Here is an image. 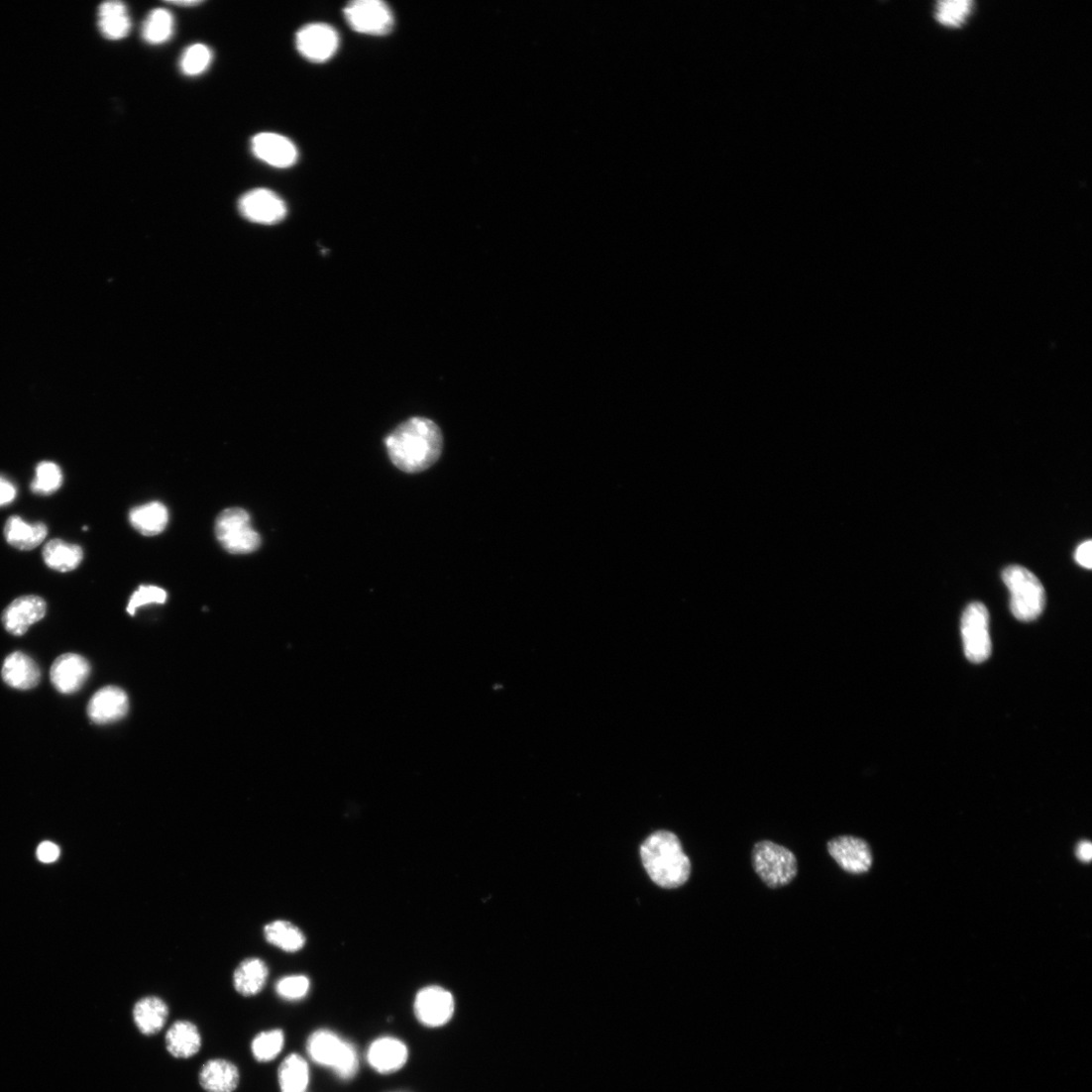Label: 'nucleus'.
Segmentation results:
<instances>
[{
    "instance_id": "nucleus-3",
    "label": "nucleus",
    "mask_w": 1092,
    "mask_h": 1092,
    "mask_svg": "<svg viewBox=\"0 0 1092 1092\" xmlns=\"http://www.w3.org/2000/svg\"><path fill=\"white\" fill-rule=\"evenodd\" d=\"M310 1058L320 1066L332 1069L340 1078H354L360 1068L356 1047L329 1030L313 1033L307 1044Z\"/></svg>"
},
{
    "instance_id": "nucleus-19",
    "label": "nucleus",
    "mask_w": 1092,
    "mask_h": 1092,
    "mask_svg": "<svg viewBox=\"0 0 1092 1092\" xmlns=\"http://www.w3.org/2000/svg\"><path fill=\"white\" fill-rule=\"evenodd\" d=\"M198 1080L206 1092H234L240 1083V1072L229 1060L211 1059L203 1065Z\"/></svg>"
},
{
    "instance_id": "nucleus-23",
    "label": "nucleus",
    "mask_w": 1092,
    "mask_h": 1092,
    "mask_svg": "<svg viewBox=\"0 0 1092 1092\" xmlns=\"http://www.w3.org/2000/svg\"><path fill=\"white\" fill-rule=\"evenodd\" d=\"M269 978V968L260 958L244 960L234 972L233 983L236 991L243 997H255L261 994Z\"/></svg>"
},
{
    "instance_id": "nucleus-26",
    "label": "nucleus",
    "mask_w": 1092,
    "mask_h": 1092,
    "mask_svg": "<svg viewBox=\"0 0 1092 1092\" xmlns=\"http://www.w3.org/2000/svg\"><path fill=\"white\" fill-rule=\"evenodd\" d=\"M129 519L132 526L143 535L155 536L166 528L169 513L163 503L152 502L134 508Z\"/></svg>"
},
{
    "instance_id": "nucleus-25",
    "label": "nucleus",
    "mask_w": 1092,
    "mask_h": 1092,
    "mask_svg": "<svg viewBox=\"0 0 1092 1092\" xmlns=\"http://www.w3.org/2000/svg\"><path fill=\"white\" fill-rule=\"evenodd\" d=\"M98 16V28L109 40L124 39L131 32L132 22L127 7L117 0L99 7Z\"/></svg>"
},
{
    "instance_id": "nucleus-2",
    "label": "nucleus",
    "mask_w": 1092,
    "mask_h": 1092,
    "mask_svg": "<svg viewBox=\"0 0 1092 1092\" xmlns=\"http://www.w3.org/2000/svg\"><path fill=\"white\" fill-rule=\"evenodd\" d=\"M640 856L651 879L662 888H679L690 878V859L679 837L671 831L659 830L651 834L642 843Z\"/></svg>"
},
{
    "instance_id": "nucleus-32",
    "label": "nucleus",
    "mask_w": 1092,
    "mask_h": 1092,
    "mask_svg": "<svg viewBox=\"0 0 1092 1092\" xmlns=\"http://www.w3.org/2000/svg\"><path fill=\"white\" fill-rule=\"evenodd\" d=\"M63 484V474L60 467L53 462H41L36 468V476L31 484V490L37 494H53Z\"/></svg>"
},
{
    "instance_id": "nucleus-11",
    "label": "nucleus",
    "mask_w": 1092,
    "mask_h": 1092,
    "mask_svg": "<svg viewBox=\"0 0 1092 1092\" xmlns=\"http://www.w3.org/2000/svg\"><path fill=\"white\" fill-rule=\"evenodd\" d=\"M297 52L313 63H324L331 59L339 47V36L334 28L326 24H310L295 35Z\"/></svg>"
},
{
    "instance_id": "nucleus-12",
    "label": "nucleus",
    "mask_w": 1092,
    "mask_h": 1092,
    "mask_svg": "<svg viewBox=\"0 0 1092 1092\" xmlns=\"http://www.w3.org/2000/svg\"><path fill=\"white\" fill-rule=\"evenodd\" d=\"M827 851L837 865L850 874L867 873L873 864L868 842L853 835H840L827 842Z\"/></svg>"
},
{
    "instance_id": "nucleus-30",
    "label": "nucleus",
    "mask_w": 1092,
    "mask_h": 1092,
    "mask_svg": "<svg viewBox=\"0 0 1092 1092\" xmlns=\"http://www.w3.org/2000/svg\"><path fill=\"white\" fill-rule=\"evenodd\" d=\"M284 1046V1034L281 1030L265 1031L257 1035L253 1039L252 1052L255 1059L261 1063L274 1060Z\"/></svg>"
},
{
    "instance_id": "nucleus-18",
    "label": "nucleus",
    "mask_w": 1092,
    "mask_h": 1092,
    "mask_svg": "<svg viewBox=\"0 0 1092 1092\" xmlns=\"http://www.w3.org/2000/svg\"><path fill=\"white\" fill-rule=\"evenodd\" d=\"M165 1045L172 1057L189 1059L201 1050L202 1036L193 1023L177 1021L166 1033Z\"/></svg>"
},
{
    "instance_id": "nucleus-38",
    "label": "nucleus",
    "mask_w": 1092,
    "mask_h": 1092,
    "mask_svg": "<svg viewBox=\"0 0 1092 1092\" xmlns=\"http://www.w3.org/2000/svg\"><path fill=\"white\" fill-rule=\"evenodd\" d=\"M1091 554H1092V542H1091V540L1084 541L1078 546V548L1076 550L1075 561L1081 567H1083L1087 570H1090L1091 567H1092Z\"/></svg>"
},
{
    "instance_id": "nucleus-39",
    "label": "nucleus",
    "mask_w": 1092,
    "mask_h": 1092,
    "mask_svg": "<svg viewBox=\"0 0 1092 1092\" xmlns=\"http://www.w3.org/2000/svg\"><path fill=\"white\" fill-rule=\"evenodd\" d=\"M1076 856L1080 861L1084 863H1089L1092 859L1091 842L1088 840L1080 841L1076 848Z\"/></svg>"
},
{
    "instance_id": "nucleus-28",
    "label": "nucleus",
    "mask_w": 1092,
    "mask_h": 1092,
    "mask_svg": "<svg viewBox=\"0 0 1092 1092\" xmlns=\"http://www.w3.org/2000/svg\"><path fill=\"white\" fill-rule=\"evenodd\" d=\"M264 932L271 945L286 953L299 952L306 944L305 934L289 922H273L266 926Z\"/></svg>"
},
{
    "instance_id": "nucleus-8",
    "label": "nucleus",
    "mask_w": 1092,
    "mask_h": 1092,
    "mask_svg": "<svg viewBox=\"0 0 1092 1092\" xmlns=\"http://www.w3.org/2000/svg\"><path fill=\"white\" fill-rule=\"evenodd\" d=\"M344 17L354 31L365 35L383 36L393 27V15L381 0H356L344 9Z\"/></svg>"
},
{
    "instance_id": "nucleus-21",
    "label": "nucleus",
    "mask_w": 1092,
    "mask_h": 1092,
    "mask_svg": "<svg viewBox=\"0 0 1092 1092\" xmlns=\"http://www.w3.org/2000/svg\"><path fill=\"white\" fill-rule=\"evenodd\" d=\"M169 1016L166 1003L158 997H146L138 1001L133 1009V1020L141 1034L154 1036L165 1026Z\"/></svg>"
},
{
    "instance_id": "nucleus-36",
    "label": "nucleus",
    "mask_w": 1092,
    "mask_h": 1092,
    "mask_svg": "<svg viewBox=\"0 0 1092 1092\" xmlns=\"http://www.w3.org/2000/svg\"><path fill=\"white\" fill-rule=\"evenodd\" d=\"M60 856V849L53 841H44L37 849L38 859L46 864L54 863L58 860Z\"/></svg>"
},
{
    "instance_id": "nucleus-40",
    "label": "nucleus",
    "mask_w": 1092,
    "mask_h": 1092,
    "mask_svg": "<svg viewBox=\"0 0 1092 1092\" xmlns=\"http://www.w3.org/2000/svg\"><path fill=\"white\" fill-rule=\"evenodd\" d=\"M169 4L179 7H195L200 6L202 2H198V0H183V2H181L180 0V2H171Z\"/></svg>"
},
{
    "instance_id": "nucleus-20",
    "label": "nucleus",
    "mask_w": 1092,
    "mask_h": 1092,
    "mask_svg": "<svg viewBox=\"0 0 1092 1092\" xmlns=\"http://www.w3.org/2000/svg\"><path fill=\"white\" fill-rule=\"evenodd\" d=\"M2 676L10 687L30 690L39 685L41 670L31 657L22 652H15L5 660Z\"/></svg>"
},
{
    "instance_id": "nucleus-34",
    "label": "nucleus",
    "mask_w": 1092,
    "mask_h": 1092,
    "mask_svg": "<svg viewBox=\"0 0 1092 1092\" xmlns=\"http://www.w3.org/2000/svg\"><path fill=\"white\" fill-rule=\"evenodd\" d=\"M972 3L968 0H945L937 3L935 17L946 26H959L969 16Z\"/></svg>"
},
{
    "instance_id": "nucleus-4",
    "label": "nucleus",
    "mask_w": 1092,
    "mask_h": 1092,
    "mask_svg": "<svg viewBox=\"0 0 1092 1092\" xmlns=\"http://www.w3.org/2000/svg\"><path fill=\"white\" fill-rule=\"evenodd\" d=\"M1003 580L1011 594V610L1018 620L1034 621L1043 613L1046 593L1036 575L1022 566H1010L1003 572Z\"/></svg>"
},
{
    "instance_id": "nucleus-1",
    "label": "nucleus",
    "mask_w": 1092,
    "mask_h": 1092,
    "mask_svg": "<svg viewBox=\"0 0 1092 1092\" xmlns=\"http://www.w3.org/2000/svg\"><path fill=\"white\" fill-rule=\"evenodd\" d=\"M384 445L395 468L407 474H418L439 460L443 435L432 420L413 417L388 434Z\"/></svg>"
},
{
    "instance_id": "nucleus-5",
    "label": "nucleus",
    "mask_w": 1092,
    "mask_h": 1092,
    "mask_svg": "<svg viewBox=\"0 0 1092 1092\" xmlns=\"http://www.w3.org/2000/svg\"><path fill=\"white\" fill-rule=\"evenodd\" d=\"M752 862L755 872L770 888L777 889L790 884L799 873V862L789 849L771 840L756 843Z\"/></svg>"
},
{
    "instance_id": "nucleus-31",
    "label": "nucleus",
    "mask_w": 1092,
    "mask_h": 1092,
    "mask_svg": "<svg viewBox=\"0 0 1092 1092\" xmlns=\"http://www.w3.org/2000/svg\"><path fill=\"white\" fill-rule=\"evenodd\" d=\"M213 60L212 50L204 44H193L184 50L179 61V67L187 76H197L205 73Z\"/></svg>"
},
{
    "instance_id": "nucleus-16",
    "label": "nucleus",
    "mask_w": 1092,
    "mask_h": 1092,
    "mask_svg": "<svg viewBox=\"0 0 1092 1092\" xmlns=\"http://www.w3.org/2000/svg\"><path fill=\"white\" fill-rule=\"evenodd\" d=\"M89 675V663L85 658L76 654H65L58 657L52 667V673H50L55 689L67 695L80 690Z\"/></svg>"
},
{
    "instance_id": "nucleus-10",
    "label": "nucleus",
    "mask_w": 1092,
    "mask_h": 1092,
    "mask_svg": "<svg viewBox=\"0 0 1092 1092\" xmlns=\"http://www.w3.org/2000/svg\"><path fill=\"white\" fill-rule=\"evenodd\" d=\"M241 215L254 223L274 225L281 222L287 213L285 203L273 190L256 188L246 192L239 201Z\"/></svg>"
},
{
    "instance_id": "nucleus-14",
    "label": "nucleus",
    "mask_w": 1092,
    "mask_h": 1092,
    "mask_svg": "<svg viewBox=\"0 0 1092 1092\" xmlns=\"http://www.w3.org/2000/svg\"><path fill=\"white\" fill-rule=\"evenodd\" d=\"M46 612L47 604L39 596H23L6 608L2 620L8 632L22 636L33 624L42 620Z\"/></svg>"
},
{
    "instance_id": "nucleus-17",
    "label": "nucleus",
    "mask_w": 1092,
    "mask_h": 1092,
    "mask_svg": "<svg viewBox=\"0 0 1092 1092\" xmlns=\"http://www.w3.org/2000/svg\"><path fill=\"white\" fill-rule=\"evenodd\" d=\"M409 1051L399 1038L382 1037L374 1041L368 1051V1061L381 1074H391L402 1069L408 1061Z\"/></svg>"
},
{
    "instance_id": "nucleus-6",
    "label": "nucleus",
    "mask_w": 1092,
    "mask_h": 1092,
    "mask_svg": "<svg viewBox=\"0 0 1092 1092\" xmlns=\"http://www.w3.org/2000/svg\"><path fill=\"white\" fill-rule=\"evenodd\" d=\"M216 536L233 555L252 554L260 549L262 538L252 525V517L241 508L224 510L216 521Z\"/></svg>"
},
{
    "instance_id": "nucleus-37",
    "label": "nucleus",
    "mask_w": 1092,
    "mask_h": 1092,
    "mask_svg": "<svg viewBox=\"0 0 1092 1092\" xmlns=\"http://www.w3.org/2000/svg\"><path fill=\"white\" fill-rule=\"evenodd\" d=\"M17 497L15 485L7 478L0 476V507L8 506Z\"/></svg>"
},
{
    "instance_id": "nucleus-13",
    "label": "nucleus",
    "mask_w": 1092,
    "mask_h": 1092,
    "mask_svg": "<svg viewBox=\"0 0 1092 1092\" xmlns=\"http://www.w3.org/2000/svg\"><path fill=\"white\" fill-rule=\"evenodd\" d=\"M252 149L260 161L276 168H288L299 158L294 144L276 133L258 134L253 138Z\"/></svg>"
},
{
    "instance_id": "nucleus-33",
    "label": "nucleus",
    "mask_w": 1092,
    "mask_h": 1092,
    "mask_svg": "<svg viewBox=\"0 0 1092 1092\" xmlns=\"http://www.w3.org/2000/svg\"><path fill=\"white\" fill-rule=\"evenodd\" d=\"M311 987L310 979L305 975H288L280 978L275 985L279 998L287 1002L305 999Z\"/></svg>"
},
{
    "instance_id": "nucleus-24",
    "label": "nucleus",
    "mask_w": 1092,
    "mask_h": 1092,
    "mask_svg": "<svg viewBox=\"0 0 1092 1092\" xmlns=\"http://www.w3.org/2000/svg\"><path fill=\"white\" fill-rule=\"evenodd\" d=\"M43 559L48 568L68 573L79 567L83 560V551L77 544L53 539L45 545Z\"/></svg>"
},
{
    "instance_id": "nucleus-15",
    "label": "nucleus",
    "mask_w": 1092,
    "mask_h": 1092,
    "mask_svg": "<svg viewBox=\"0 0 1092 1092\" xmlns=\"http://www.w3.org/2000/svg\"><path fill=\"white\" fill-rule=\"evenodd\" d=\"M129 710V700L124 690L109 686L98 690L87 708L89 718L96 724H108L123 718Z\"/></svg>"
},
{
    "instance_id": "nucleus-22",
    "label": "nucleus",
    "mask_w": 1092,
    "mask_h": 1092,
    "mask_svg": "<svg viewBox=\"0 0 1092 1092\" xmlns=\"http://www.w3.org/2000/svg\"><path fill=\"white\" fill-rule=\"evenodd\" d=\"M5 537L13 548L32 551L46 539L48 527L42 522L28 523L19 516H12L5 525Z\"/></svg>"
},
{
    "instance_id": "nucleus-9",
    "label": "nucleus",
    "mask_w": 1092,
    "mask_h": 1092,
    "mask_svg": "<svg viewBox=\"0 0 1092 1092\" xmlns=\"http://www.w3.org/2000/svg\"><path fill=\"white\" fill-rule=\"evenodd\" d=\"M455 1008L454 996L440 986L421 989L414 1003L416 1018L428 1028H440L448 1024L454 1017Z\"/></svg>"
},
{
    "instance_id": "nucleus-29",
    "label": "nucleus",
    "mask_w": 1092,
    "mask_h": 1092,
    "mask_svg": "<svg viewBox=\"0 0 1092 1092\" xmlns=\"http://www.w3.org/2000/svg\"><path fill=\"white\" fill-rule=\"evenodd\" d=\"M174 32V19L165 9H157L149 14L142 26V37L152 45L167 42Z\"/></svg>"
},
{
    "instance_id": "nucleus-7",
    "label": "nucleus",
    "mask_w": 1092,
    "mask_h": 1092,
    "mask_svg": "<svg viewBox=\"0 0 1092 1092\" xmlns=\"http://www.w3.org/2000/svg\"><path fill=\"white\" fill-rule=\"evenodd\" d=\"M961 632L966 658L981 664L989 659L992 644L989 635V612L980 602L971 603L963 613Z\"/></svg>"
},
{
    "instance_id": "nucleus-35",
    "label": "nucleus",
    "mask_w": 1092,
    "mask_h": 1092,
    "mask_svg": "<svg viewBox=\"0 0 1092 1092\" xmlns=\"http://www.w3.org/2000/svg\"><path fill=\"white\" fill-rule=\"evenodd\" d=\"M166 600L167 594L164 589L157 586H141L132 595L127 611L130 615H134L142 606L149 604H164Z\"/></svg>"
},
{
    "instance_id": "nucleus-27",
    "label": "nucleus",
    "mask_w": 1092,
    "mask_h": 1092,
    "mask_svg": "<svg viewBox=\"0 0 1092 1092\" xmlns=\"http://www.w3.org/2000/svg\"><path fill=\"white\" fill-rule=\"evenodd\" d=\"M277 1076L281 1092H307L310 1068L301 1055H288L280 1064Z\"/></svg>"
}]
</instances>
